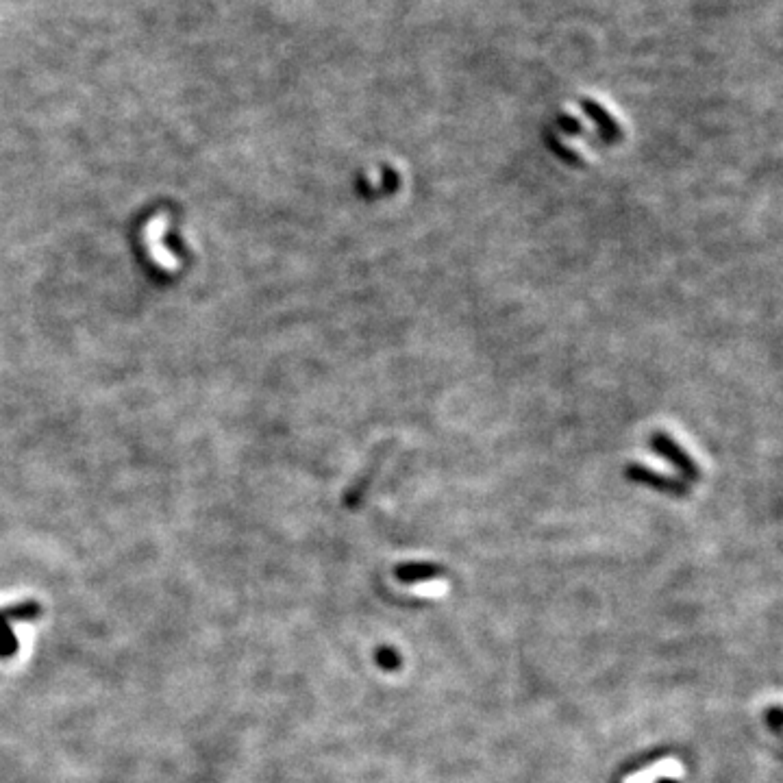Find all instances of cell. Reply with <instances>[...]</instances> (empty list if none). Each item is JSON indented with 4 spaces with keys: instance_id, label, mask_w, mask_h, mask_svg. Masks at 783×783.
<instances>
[{
    "instance_id": "6da1fadb",
    "label": "cell",
    "mask_w": 783,
    "mask_h": 783,
    "mask_svg": "<svg viewBox=\"0 0 783 783\" xmlns=\"http://www.w3.org/2000/svg\"><path fill=\"white\" fill-rule=\"evenodd\" d=\"M40 616L42 605L33 599L0 607V660H11L20 651V640L11 623H29Z\"/></svg>"
},
{
    "instance_id": "7a4b0ae2",
    "label": "cell",
    "mask_w": 783,
    "mask_h": 783,
    "mask_svg": "<svg viewBox=\"0 0 783 783\" xmlns=\"http://www.w3.org/2000/svg\"><path fill=\"white\" fill-rule=\"evenodd\" d=\"M651 449L660 457L668 459V462L673 464L683 477H688L690 481H699L701 479L699 464H696L694 459L690 457V453L683 449L679 442H675L673 438H670V435L655 431L651 435Z\"/></svg>"
},
{
    "instance_id": "3957f363",
    "label": "cell",
    "mask_w": 783,
    "mask_h": 783,
    "mask_svg": "<svg viewBox=\"0 0 783 783\" xmlns=\"http://www.w3.org/2000/svg\"><path fill=\"white\" fill-rule=\"evenodd\" d=\"M625 477L633 483H642V486H649L657 492H664L668 496H675V499H686V496L690 494V488L686 486V483L679 481V479H673L668 475H662V472H657L653 468H646V466H640V464H631L625 468Z\"/></svg>"
},
{
    "instance_id": "277c9868",
    "label": "cell",
    "mask_w": 783,
    "mask_h": 783,
    "mask_svg": "<svg viewBox=\"0 0 783 783\" xmlns=\"http://www.w3.org/2000/svg\"><path fill=\"white\" fill-rule=\"evenodd\" d=\"M581 107L586 109V114L596 122V127H599L603 140L605 142H618L620 140V129L616 120L607 114V111L594 101H583Z\"/></svg>"
},
{
    "instance_id": "5b68a950",
    "label": "cell",
    "mask_w": 783,
    "mask_h": 783,
    "mask_svg": "<svg viewBox=\"0 0 783 783\" xmlns=\"http://www.w3.org/2000/svg\"><path fill=\"white\" fill-rule=\"evenodd\" d=\"M396 579L403 583H418V581H429L435 577L444 575V568L433 566V564H403L394 570Z\"/></svg>"
},
{
    "instance_id": "8992f818",
    "label": "cell",
    "mask_w": 783,
    "mask_h": 783,
    "mask_svg": "<svg viewBox=\"0 0 783 783\" xmlns=\"http://www.w3.org/2000/svg\"><path fill=\"white\" fill-rule=\"evenodd\" d=\"M377 662H379V666L385 668V670H396V668L401 666L399 655H396L392 649H381V651H377Z\"/></svg>"
},
{
    "instance_id": "52a82bcc",
    "label": "cell",
    "mask_w": 783,
    "mask_h": 783,
    "mask_svg": "<svg viewBox=\"0 0 783 783\" xmlns=\"http://www.w3.org/2000/svg\"><path fill=\"white\" fill-rule=\"evenodd\" d=\"M559 124H562V129L566 131V133H570V135H581L583 133V129H581V124H577V120H573V118H562V122H559Z\"/></svg>"
},
{
    "instance_id": "ba28073f",
    "label": "cell",
    "mask_w": 783,
    "mask_h": 783,
    "mask_svg": "<svg viewBox=\"0 0 783 783\" xmlns=\"http://www.w3.org/2000/svg\"><path fill=\"white\" fill-rule=\"evenodd\" d=\"M770 727H773V731H779V710L777 707L773 712H770Z\"/></svg>"
}]
</instances>
